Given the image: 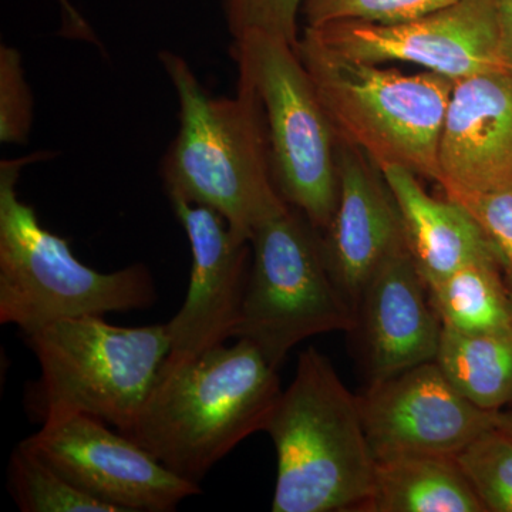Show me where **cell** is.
<instances>
[{
	"mask_svg": "<svg viewBox=\"0 0 512 512\" xmlns=\"http://www.w3.org/2000/svg\"><path fill=\"white\" fill-rule=\"evenodd\" d=\"M252 262L234 338L247 339L279 370L303 340L353 332L357 315L340 292L322 237L301 211L285 205L252 232Z\"/></svg>",
	"mask_w": 512,
	"mask_h": 512,
	"instance_id": "52a82bcc",
	"label": "cell"
},
{
	"mask_svg": "<svg viewBox=\"0 0 512 512\" xmlns=\"http://www.w3.org/2000/svg\"><path fill=\"white\" fill-rule=\"evenodd\" d=\"M427 291L443 328L464 333L512 330V293L494 259L471 262Z\"/></svg>",
	"mask_w": 512,
	"mask_h": 512,
	"instance_id": "d6986e66",
	"label": "cell"
},
{
	"mask_svg": "<svg viewBox=\"0 0 512 512\" xmlns=\"http://www.w3.org/2000/svg\"><path fill=\"white\" fill-rule=\"evenodd\" d=\"M454 458L485 512H512V439L505 431H484Z\"/></svg>",
	"mask_w": 512,
	"mask_h": 512,
	"instance_id": "44dd1931",
	"label": "cell"
},
{
	"mask_svg": "<svg viewBox=\"0 0 512 512\" xmlns=\"http://www.w3.org/2000/svg\"><path fill=\"white\" fill-rule=\"evenodd\" d=\"M497 426L512 439V406L497 412Z\"/></svg>",
	"mask_w": 512,
	"mask_h": 512,
	"instance_id": "4316f807",
	"label": "cell"
},
{
	"mask_svg": "<svg viewBox=\"0 0 512 512\" xmlns=\"http://www.w3.org/2000/svg\"><path fill=\"white\" fill-rule=\"evenodd\" d=\"M232 57L261 103L279 194L325 231L338 204V138L296 46L249 33Z\"/></svg>",
	"mask_w": 512,
	"mask_h": 512,
	"instance_id": "ba28073f",
	"label": "cell"
},
{
	"mask_svg": "<svg viewBox=\"0 0 512 512\" xmlns=\"http://www.w3.org/2000/svg\"><path fill=\"white\" fill-rule=\"evenodd\" d=\"M500 28V62L512 70V0H497Z\"/></svg>",
	"mask_w": 512,
	"mask_h": 512,
	"instance_id": "484cf974",
	"label": "cell"
},
{
	"mask_svg": "<svg viewBox=\"0 0 512 512\" xmlns=\"http://www.w3.org/2000/svg\"><path fill=\"white\" fill-rule=\"evenodd\" d=\"M276 451L274 512H365L376 460L359 397L319 350L299 355L295 377L265 430Z\"/></svg>",
	"mask_w": 512,
	"mask_h": 512,
	"instance_id": "3957f363",
	"label": "cell"
},
{
	"mask_svg": "<svg viewBox=\"0 0 512 512\" xmlns=\"http://www.w3.org/2000/svg\"><path fill=\"white\" fill-rule=\"evenodd\" d=\"M26 161L0 165V323L18 326L26 336L57 320L151 308L157 288L146 265L103 274L42 227L18 194Z\"/></svg>",
	"mask_w": 512,
	"mask_h": 512,
	"instance_id": "5b68a950",
	"label": "cell"
},
{
	"mask_svg": "<svg viewBox=\"0 0 512 512\" xmlns=\"http://www.w3.org/2000/svg\"><path fill=\"white\" fill-rule=\"evenodd\" d=\"M106 424L87 414L56 417L22 443L116 512L174 511L201 494L200 484L177 476L146 448Z\"/></svg>",
	"mask_w": 512,
	"mask_h": 512,
	"instance_id": "9c48e42d",
	"label": "cell"
},
{
	"mask_svg": "<svg viewBox=\"0 0 512 512\" xmlns=\"http://www.w3.org/2000/svg\"><path fill=\"white\" fill-rule=\"evenodd\" d=\"M26 340L40 366L30 409L42 423L87 414L124 436L170 353L165 323L121 328L97 315L57 320Z\"/></svg>",
	"mask_w": 512,
	"mask_h": 512,
	"instance_id": "8992f818",
	"label": "cell"
},
{
	"mask_svg": "<svg viewBox=\"0 0 512 512\" xmlns=\"http://www.w3.org/2000/svg\"><path fill=\"white\" fill-rule=\"evenodd\" d=\"M33 120L32 94L23 73L22 57L13 47L0 49V140L22 144Z\"/></svg>",
	"mask_w": 512,
	"mask_h": 512,
	"instance_id": "d4e9b609",
	"label": "cell"
},
{
	"mask_svg": "<svg viewBox=\"0 0 512 512\" xmlns=\"http://www.w3.org/2000/svg\"><path fill=\"white\" fill-rule=\"evenodd\" d=\"M382 174L402 220L404 244L427 286L471 262L495 256L477 222L456 201L431 197L417 175L399 165Z\"/></svg>",
	"mask_w": 512,
	"mask_h": 512,
	"instance_id": "2e32d148",
	"label": "cell"
},
{
	"mask_svg": "<svg viewBox=\"0 0 512 512\" xmlns=\"http://www.w3.org/2000/svg\"><path fill=\"white\" fill-rule=\"evenodd\" d=\"M305 32L350 59L413 63L454 82L503 67L497 0H457L394 25L336 22Z\"/></svg>",
	"mask_w": 512,
	"mask_h": 512,
	"instance_id": "30bf717a",
	"label": "cell"
},
{
	"mask_svg": "<svg viewBox=\"0 0 512 512\" xmlns=\"http://www.w3.org/2000/svg\"><path fill=\"white\" fill-rule=\"evenodd\" d=\"M9 483L23 512H116L79 490L23 443L10 457Z\"/></svg>",
	"mask_w": 512,
	"mask_h": 512,
	"instance_id": "ffe728a7",
	"label": "cell"
},
{
	"mask_svg": "<svg viewBox=\"0 0 512 512\" xmlns=\"http://www.w3.org/2000/svg\"><path fill=\"white\" fill-rule=\"evenodd\" d=\"M359 403L375 460L399 454L454 457L497 426V412L467 400L436 360L369 384Z\"/></svg>",
	"mask_w": 512,
	"mask_h": 512,
	"instance_id": "8fae6325",
	"label": "cell"
},
{
	"mask_svg": "<svg viewBox=\"0 0 512 512\" xmlns=\"http://www.w3.org/2000/svg\"><path fill=\"white\" fill-rule=\"evenodd\" d=\"M180 104V128L163 161L165 191L211 208L241 238L288 202L276 188L261 103L239 80L235 96L205 92L183 57L160 55Z\"/></svg>",
	"mask_w": 512,
	"mask_h": 512,
	"instance_id": "7a4b0ae2",
	"label": "cell"
},
{
	"mask_svg": "<svg viewBox=\"0 0 512 512\" xmlns=\"http://www.w3.org/2000/svg\"><path fill=\"white\" fill-rule=\"evenodd\" d=\"M437 161V184L450 200L512 180V70L454 82Z\"/></svg>",
	"mask_w": 512,
	"mask_h": 512,
	"instance_id": "4fadbf2b",
	"label": "cell"
},
{
	"mask_svg": "<svg viewBox=\"0 0 512 512\" xmlns=\"http://www.w3.org/2000/svg\"><path fill=\"white\" fill-rule=\"evenodd\" d=\"M296 50L339 143L362 151L379 170L399 165L437 183L441 126L454 80L350 59L308 32Z\"/></svg>",
	"mask_w": 512,
	"mask_h": 512,
	"instance_id": "277c9868",
	"label": "cell"
},
{
	"mask_svg": "<svg viewBox=\"0 0 512 512\" xmlns=\"http://www.w3.org/2000/svg\"><path fill=\"white\" fill-rule=\"evenodd\" d=\"M453 201L466 208L477 222L512 293V180L493 190L461 195Z\"/></svg>",
	"mask_w": 512,
	"mask_h": 512,
	"instance_id": "603a6c76",
	"label": "cell"
},
{
	"mask_svg": "<svg viewBox=\"0 0 512 512\" xmlns=\"http://www.w3.org/2000/svg\"><path fill=\"white\" fill-rule=\"evenodd\" d=\"M281 393L278 369L238 339L190 359L165 360L127 437L200 484L239 443L265 430Z\"/></svg>",
	"mask_w": 512,
	"mask_h": 512,
	"instance_id": "6da1fadb",
	"label": "cell"
},
{
	"mask_svg": "<svg viewBox=\"0 0 512 512\" xmlns=\"http://www.w3.org/2000/svg\"><path fill=\"white\" fill-rule=\"evenodd\" d=\"M365 512H485L458 467L443 454H399L376 460Z\"/></svg>",
	"mask_w": 512,
	"mask_h": 512,
	"instance_id": "e0dca14e",
	"label": "cell"
},
{
	"mask_svg": "<svg viewBox=\"0 0 512 512\" xmlns=\"http://www.w3.org/2000/svg\"><path fill=\"white\" fill-rule=\"evenodd\" d=\"M436 363L480 409L500 412L512 406V330L464 333L443 328Z\"/></svg>",
	"mask_w": 512,
	"mask_h": 512,
	"instance_id": "ac0fdd59",
	"label": "cell"
},
{
	"mask_svg": "<svg viewBox=\"0 0 512 512\" xmlns=\"http://www.w3.org/2000/svg\"><path fill=\"white\" fill-rule=\"evenodd\" d=\"M353 332H359L369 384L383 382L439 352L441 325L406 247L393 252L367 284Z\"/></svg>",
	"mask_w": 512,
	"mask_h": 512,
	"instance_id": "9a60e30c",
	"label": "cell"
},
{
	"mask_svg": "<svg viewBox=\"0 0 512 512\" xmlns=\"http://www.w3.org/2000/svg\"><path fill=\"white\" fill-rule=\"evenodd\" d=\"M338 175V204L320 237L330 274L357 311L370 279L406 244L382 171L362 151L338 141Z\"/></svg>",
	"mask_w": 512,
	"mask_h": 512,
	"instance_id": "5bb4252c",
	"label": "cell"
},
{
	"mask_svg": "<svg viewBox=\"0 0 512 512\" xmlns=\"http://www.w3.org/2000/svg\"><path fill=\"white\" fill-rule=\"evenodd\" d=\"M303 0H225V18L232 37L262 33L298 46V16Z\"/></svg>",
	"mask_w": 512,
	"mask_h": 512,
	"instance_id": "cb8c5ba5",
	"label": "cell"
},
{
	"mask_svg": "<svg viewBox=\"0 0 512 512\" xmlns=\"http://www.w3.org/2000/svg\"><path fill=\"white\" fill-rule=\"evenodd\" d=\"M191 245L190 285L180 311L165 323L168 362L190 359L234 338L251 271L252 247L202 205L171 201Z\"/></svg>",
	"mask_w": 512,
	"mask_h": 512,
	"instance_id": "7c38bea8",
	"label": "cell"
},
{
	"mask_svg": "<svg viewBox=\"0 0 512 512\" xmlns=\"http://www.w3.org/2000/svg\"><path fill=\"white\" fill-rule=\"evenodd\" d=\"M457 0H303L306 28L336 22H365L394 25L409 22Z\"/></svg>",
	"mask_w": 512,
	"mask_h": 512,
	"instance_id": "7402d4cb",
	"label": "cell"
}]
</instances>
